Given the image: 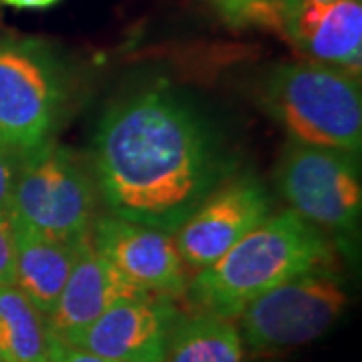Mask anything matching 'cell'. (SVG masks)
I'll list each match as a JSON object with an SVG mask.
<instances>
[{"label": "cell", "mask_w": 362, "mask_h": 362, "mask_svg": "<svg viewBox=\"0 0 362 362\" xmlns=\"http://www.w3.org/2000/svg\"><path fill=\"white\" fill-rule=\"evenodd\" d=\"M90 161L111 216L171 233L238 168L209 119L168 85L111 105L95 131Z\"/></svg>", "instance_id": "6da1fadb"}, {"label": "cell", "mask_w": 362, "mask_h": 362, "mask_svg": "<svg viewBox=\"0 0 362 362\" xmlns=\"http://www.w3.org/2000/svg\"><path fill=\"white\" fill-rule=\"evenodd\" d=\"M328 259L330 246L322 230L288 207L270 214L220 259L195 272L185 298L195 312L235 318L254 298L322 268Z\"/></svg>", "instance_id": "7a4b0ae2"}, {"label": "cell", "mask_w": 362, "mask_h": 362, "mask_svg": "<svg viewBox=\"0 0 362 362\" xmlns=\"http://www.w3.org/2000/svg\"><path fill=\"white\" fill-rule=\"evenodd\" d=\"M262 103L290 141L361 153V81L349 71L316 61L274 66Z\"/></svg>", "instance_id": "3957f363"}, {"label": "cell", "mask_w": 362, "mask_h": 362, "mask_svg": "<svg viewBox=\"0 0 362 362\" xmlns=\"http://www.w3.org/2000/svg\"><path fill=\"white\" fill-rule=\"evenodd\" d=\"M65 66L39 40H0V143L18 159L51 143L65 117Z\"/></svg>", "instance_id": "277c9868"}, {"label": "cell", "mask_w": 362, "mask_h": 362, "mask_svg": "<svg viewBox=\"0 0 362 362\" xmlns=\"http://www.w3.org/2000/svg\"><path fill=\"white\" fill-rule=\"evenodd\" d=\"M97 185L81 157L57 139L18 159L8 220L47 238L77 242L95 223Z\"/></svg>", "instance_id": "5b68a950"}, {"label": "cell", "mask_w": 362, "mask_h": 362, "mask_svg": "<svg viewBox=\"0 0 362 362\" xmlns=\"http://www.w3.org/2000/svg\"><path fill=\"white\" fill-rule=\"evenodd\" d=\"M349 306V292L332 272L310 270L247 302L238 318L244 346L280 352L326 334Z\"/></svg>", "instance_id": "8992f818"}, {"label": "cell", "mask_w": 362, "mask_h": 362, "mask_svg": "<svg viewBox=\"0 0 362 362\" xmlns=\"http://www.w3.org/2000/svg\"><path fill=\"white\" fill-rule=\"evenodd\" d=\"M358 156L290 141L278 168L276 187L300 218L318 230L350 233L362 214Z\"/></svg>", "instance_id": "52a82bcc"}, {"label": "cell", "mask_w": 362, "mask_h": 362, "mask_svg": "<svg viewBox=\"0 0 362 362\" xmlns=\"http://www.w3.org/2000/svg\"><path fill=\"white\" fill-rule=\"evenodd\" d=\"M270 214V194L262 181L233 175L173 233L183 264L195 272L211 266Z\"/></svg>", "instance_id": "ba28073f"}, {"label": "cell", "mask_w": 362, "mask_h": 362, "mask_svg": "<svg viewBox=\"0 0 362 362\" xmlns=\"http://www.w3.org/2000/svg\"><path fill=\"white\" fill-rule=\"evenodd\" d=\"M95 250L109 259L131 284L147 294L185 296L187 266L181 259L175 235L117 216L95 218L90 228Z\"/></svg>", "instance_id": "9c48e42d"}, {"label": "cell", "mask_w": 362, "mask_h": 362, "mask_svg": "<svg viewBox=\"0 0 362 362\" xmlns=\"http://www.w3.org/2000/svg\"><path fill=\"white\" fill-rule=\"evenodd\" d=\"M274 30L306 61L361 77L362 0H274Z\"/></svg>", "instance_id": "30bf717a"}, {"label": "cell", "mask_w": 362, "mask_h": 362, "mask_svg": "<svg viewBox=\"0 0 362 362\" xmlns=\"http://www.w3.org/2000/svg\"><path fill=\"white\" fill-rule=\"evenodd\" d=\"M180 316L171 298H125L105 310L71 344L113 362H161Z\"/></svg>", "instance_id": "8fae6325"}, {"label": "cell", "mask_w": 362, "mask_h": 362, "mask_svg": "<svg viewBox=\"0 0 362 362\" xmlns=\"http://www.w3.org/2000/svg\"><path fill=\"white\" fill-rule=\"evenodd\" d=\"M141 294L147 292L131 284L109 259L95 250L89 233L78 242L65 288L47 316L49 326L54 337L71 344L113 304Z\"/></svg>", "instance_id": "7c38bea8"}, {"label": "cell", "mask_w": 362, "mask_h": 362, "mask_svg": "<svg viewBox=\"0 0 362 362\" xmlns=\"http://www.w3.org/2000/svg\"><path fill=\"white\" fill-rule=\"evenodd\" d=\"M14 235V286L45 316L61 296L77 256L78 242H63L11 221Z\"/></svg>", "instance_id": "4fadbf2b"}, {"label": "cell", "mask_w": 362, "mask_h": 362, "mask_svg": "<svg viewBox=\"0 0 362 362\" xmlns=\"http://www.w3.org/2000/svg\"><path fill=\"white\" fill-rule=\"evenodd\" d=\"M161 362H244L238 324L207 312L181 314Z\"/></svg>", "instance_id": "5bb4252c"}, {"label": "cell", "mask_w": 362, "mask_h": 362, "mask_svg": "<svg viewBox=\"0 0 362 362\" xmlns=\"http://www.w3.org/2000/svg\"><path fill=\"white\" fill-rule=\"evenodd\" d=\"M49 318L14 284L0 286V362H49Z\"/></svg>", "instance_id": "9a60e30c"}, {"label": "cell", "mask_w": 362, "mask_h": 362, "mask_svg": "<svg viewBox=\"0 0 362 362\" xmlns=\"http://www.w3.org/2000/svg\"><path fill=\"white\" fill-rule=\"evenodd\" d=\"M16 171H18V157L13 156L0 143V216H8L11 211Z\"/></svg>", "instance_id": "2e32d148"}, {"label": "cell", "mask_w": 362, "mask_h": 362, "mask_svg": "<svg viewBox=\"0 0 362 362\" xmlns=\"http://www.w3.org/2000/svg\"><path fill=\"white\" fill-rule=\"evenodd\" d=\"M14 284V235L8 216H0V286Z\"/></svg>", "instance_id": "e0dca14e"}, {"label": "cell", "mask_w": 362, "mask_h": 362, "mask_svg": "<svg viewBox=\"0 0 362 362\" xmlns=\"http://www.w3.org/2000/svg\"><path fill=\"white\" fill-rule=\"evenodd\" d=\"M49 362H113L107 361V358H101L97 354H90L87 350L78 349V346H73L69 342H63L61 338L54 340L51 350V358Z\"/></svg>", "instance_id": "ac0fdd59"}, {"label": "cell", "mask_w": 362, "mask_h": 362, "mask_svg": "<svg viewBox=\"0 0 362 362\" xmlns=\"http://www.w3.org/2000/svg\"><path fill=\"white\" fill-rule=\"evenodd\" d=\"M0 2L18 11H40V8H49L52 4H57L59 0H0Z\"/></svg>", "instance_id": "d6986e66"}]
</instances>
